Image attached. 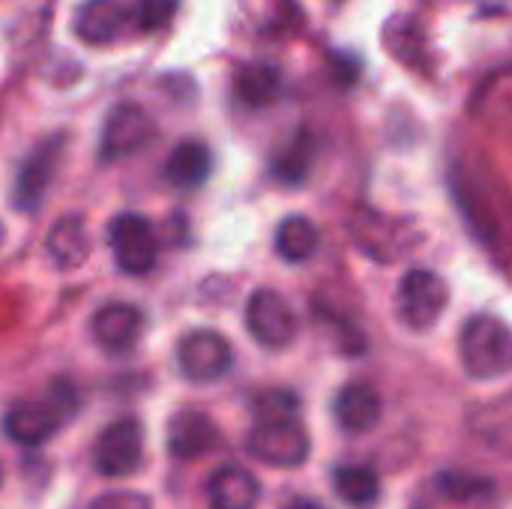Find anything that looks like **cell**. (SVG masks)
<instances>
[{"mask_svg":"<svg viewBox=\"0 0 512 509\" xmlns=\"http://www.w3.org/2000/svg\"><path fill=\"white\" fill-rule=\"evenodd\" d=\"M459 357L471 378L495 381L512 372V330L495 315H474L459 336Z\"/></svg>","mask_w":512,"mask_h":509,"instance_id":"cell-1","label":"cell"},{"mask_svg":"<svg viewBox=\"0 0 512 509\" xmlns=\"http://www.w3.org/2000/svg\"><path fill=\"white\" fill-rule=\"evenodd\" d=\"M75 408V390L72 384H54L48 399H33V402H18L9 408V414L3 417V432L12 444L21 447H39L45 444L60 423L66 420V414H72Z\"/></svg>","mask_w":512,"mask_h":509,"instance_id":"cell-2","label":"cell"},{"mask_svg":"<svg viewBox=\"0 0 512 509\" xmlns=\"http://www.w3.org/2000/svg\"><path fill=\"white\" fill-rule=\"evenodd\" d=\"M144 459V429L135 417H120L102 429L93 447V465L102 477H132Z\"/></svg>","mask_w":512,"mask_h":509,"instance_id":"cell-3","label":"cell"},{"mask_svg":"<svg viewBox=\"0 0 512 509\" xmlns=\"http://www.w3.org/2000/svg\"><path fill=\"white\" fill-rule=\"evenodd\" d=\"M447 285L441 276H435L432 270H408L399 282V318L411 327V330H429L438 324V318L447 309Z\"/></svg>","mask_w":512,"mask_h":509,"instance_id":"cell-4","label":"cell"},{"mask_svg":"<svg viewBox=\"0 0 512 509\" xmlns=\"http://www.w3.org/2000/svg\"><path fill=\"white\" fill-rule=\"evenodd\" d=\"M111 249L117 258V267L129 276H144L156 267L159 258V240L153 225L138 213H120L108 225Z\"/></svg>","mask_w":512,"mask_h":509,"instance_id":"cell-5","label":"cell"},{"mask_svg":"<svg viewBox=\"0 0 512 509\" xmlns=\"http://www.w3.org/2000/svg\"><path fill=\"white\" fill-rule=\"evenodd\" d=\"M177 363L180 372L192 384H213L231 372L234 351L228 339L216 330H192L177 345Z\"/></svg>","mask_w":512,"mask_h":509,"instance_id":"cell-6","label":"cell"},{"mask_svg":"<svg viewBox=\"0 0 512 509\" xmlns=\"http://www.w3.org/2000/svg\"><path fill=\"white\" fill-rule=\"evenodd\" d=\"M246 327L252 339L264 348L282 351L297 339V315L291 303L270 288H261L246 303Z\"/></svg>","mask_w":512,"mask_h":509,"instance_id":"cell-7","label":"cell"},{"mask_svg":"<svg viewBox=\"0 0 512 509\" xmlns=\"http://www.w3.org/2000/svg\"><path fill=\"white\" fill-rule=\"evenodd\" d=\"M246 450L273 468H300L309 459L312 441L297 420L288 423H255L246 438Z\"/></svg>","mask_w":512,"mask_h":509,"instance_id":"cell-8","label":"cell"},{"mask_svg":"<svg viewBox=\"0 0 512 509\" xmlns=\"http://www.w3.org/2000/svg\"><path fill=\"white\" fill-rule=\"evenodd\" d=\"M153 135H156L153 117L135 102H120L108 111L105 126H102V141H99L102 159L105 162L126 159L138 153L141 147H147Z\"/></svg>","mask_w":512,"mask_h":509,"instance_id":"cell-9","label":"cell"},{"mask_svg":"<svg viewBox=\"0 0 512 509\" xmlns=\"http://www.w3.org/2000/svg\"><path fill=\"white\" fill-rule=\"evenodd\" d=\"M63 147H66V138L63 135H51V138L39 141L27 153V159L18 168L15 192H12V201H15L18 210L33 213L42 204V198H45V192H48V186H51V180H54V174L60 168Z\"/></svg>","mask_w":512,"mask_h":509,"instance_id":"cell-10","label":"cell"},{"mask_svg":"<svg viewBox=\"0 0 512 509\" xmlns=\"http://www.w3.org/2000/svg\"><path fill=\"white\" fill-rule=\"evenodd\" d=\"M216 444H219V429L204 411L186 408L168 420V453L174 459H180V462L201 459Z\"/></svg>","mask_w":512,"mask_h":509,"instance_id":"cell-11","label":"cell"},{"mask_svg":"<svg viewBox=\"0 0 512 509\" xmlns=\"http://www.w3.org/2000/svg\"><path fill=\"white\" fill-rule=\"evenodd\" d=\"M129 21V9L120 0H84L75 12L72 30L84 45H108Z\"/></svg>","mask_w":512,"mask_h":509,"instance_id":"cell-12","label":"cell"},{"mask_svg":"<svg viewBox=\"0 0 512 509\" xmlns=\"http://www.w3.org/2000/svg\"><path fill=\"white\" fill-rule=\"evenodd\" d=\"M144 318L129 303H108L93 315V336L108 354H126L141 336Z\"/></svg>","mask_w":512,"mask_h":509,"instance_id":"cell-13","label":"cell"},{"mask_svg":"<svg viewBox=\"0 0 512 509\" xmlns=\"http://www.w3.org/2000/svg\"><path fill=\"white\" fill-rule=\"evenodd\" d=\"M381 411H384V405H381L378 390L372 384H363V381L342 387L336 402H333L336 423L351 435H363V432L375 429L381 420Z\"/></svg>","mask_w":512,"mask_h":509,"instance_id":"cell-14","label":"cell"},{"mask_svg":"<svg viewBox=\"0 0 512 509\" xmlns=\"http://www.w3.org/2000/svg\"><path fill=\"white\" fill-rule=\"evenodd\" d=\"M468 426L480 444H486L492 453L512 459V393L477 405L471 411Z\"/></svg>","mask_w":512,"mask_h":509,"instance_id":"cell-15","label":"cell"},{"mask_svg":"<svg viewBox=\"0 0 512 509\" xmlns=\"http://www.w3.org/2000/svg\"><path fill=\"white\" fill-rule=\"evenodd\" d=\"M258 501H261V483L246 468L228 465L207 480L210 509H255Z\"/></svg>","mask_w":512,"mask_h":509,"instance_id":"cell-16","label":"cell"},{"mask_svg":"<svg viewBox=\"0 0 512 509\" xmlns=\"http://www.w3.org/2000/svg\"><path fill=\"white\" fill-rule=\"evenodd\" d=\"M45 249H48V258L63 270H72V267L84 264L87 255H90V237H87L84 219L81 216L57 219L51 225V231H48Z\"/></svg>","mask_w":512,"mask_h":509,"instance_id":"cell-17","label":"cell"},{"mask_svg":"<svg viewBox=\"0 0 512 509\" xmlns=\"http://www.w3.org/2000/svg\"><path fill=\"white\" fill-rule=\"evenodd\" d=\"M210 150L201 141H183L171 150L168 162H165V177L168 183L180 186V189H195L210 177Z\"/></svg>","mask_w":512,"mask_h":509,"instance_id":"cell-18","label":"cell"},{"mask_svg":"<svg viewBox=\"0 0 512 509\" xmlns=\"http://www.w3.org/2000/svg\"><path fill=\"white\" fill-rule=\"evenodd\" d=\"M318 243H321L318 228L306 216H288L276 228V252L291 264L309 261L318 252Z\"/></svg>","mask_w":512,"mask_h":509,"instance_id":"cell-19","label":"cell"},{"mask_svg":"<svg viewBox=\"0 0 512 509\" xmlns=\"http://www.w3.org/2000/svg\"><path fill=\"white\" fill-rule=\"evenodd\" d=\"M234 90L246 105H255V108L270 105L279 93V72L264 63H249L237 72Z\"/></svg>","mask_w":512,"mask_h":509,"instance_id":"cell-20","label":"cell"},{"mask_svg":"<svg viewBox=\"0 0 512 509\" xmlns=\"http://www.w3.org/2000/svg\"><path fill=\"white\" fill-rule=\"evenodd\" d=\"M333 480H336L339 498L348 501L351 507H372L378 501L381 483H378V474L372 468H360V465L339 468Z\"/></svg>","mask_w":512,"mask_h":509,"instance_id":"cell-21","label":"cell"},{"mask_svg":"<svg viewBox=\"0 0 512 509\" xmlns=\"http://www.w3.org/2000/svg\"><path fill=\"white\" fill-rule=\"evenodd\" d=\"M312 153H315V150H312L309 135L294 138V144H291L288 150H282V153L276 156V162H273L276 180H282V183H288V186L303 183V177L309 174V165H312Z\"/></svg>","mask_w":512,"mask_h":509,"instance_id":"cell-22","label":"cell"},{"mask_svg":"<svg viewBox=\"0 0 512 509\" xmlns=\"http://www.w3.org/2000/svg\"><path fill=\"white\" fill-rule=\"evenodd\" d=\"M438 492L450 501L459 504H471V501H483L492 495V480L486 477H474V474H441L438 477Z\"/></svg>","mask_w":512,"mask_h":509,"instance_id":"cell-23","label":"cell"},{"mask_svg":"<svg viewBox=\"0 0 512 509\" xmlns=\"http://www.w3.org/2000/svg\"><path fill=\"white\" fill-rule=\"evenodd\" d=\"M297 396L288 390H267L255 399V420L258 423H288L297 420Z\"/></svg>","mask_w":512,"mask_h":509,"instance_id":"cell-24","label":"cell"},{"mask_svg":"<svg viewBox=\"0 0 512 509\" xmlns=\"http://www.w3.org/2000/svg\"><path fill=\"white\" fill-rule=\"evenodd\" d=\"M174 9H177V0H138L132 6V12H129V21L138 30L153 33V30H159V27H165L171 21Z\"/></svg>","mask_w":512,"mask_h":509,"instance_id":"cell-25","label":"cell"},{"mask_svg":"<svg viewBox=\"0 0 512 509\" xmlns=\"http://www.w3.org/2000/svg\"><path fill=\"white\" fill-rule=\"evenodd\" d=\"M150 498L147 495H138V492H108L102 498L93 501L90 509H150Z\"/></svg>","mask_w":512,"mask_h":509,"instance_id":"cell-26","label":"cell"},{"mask_svg":"<svg viewBox=\"0 0 512 509\" xmlns=\"http://www.w3.org/2000/svg\"><path fill=\"white\" fill-rule=\"evenodd\" d=\"M285 509H324V507H318L315 501H291Z\"/></svg>","mask_w":512,"mask_h":509,"instance_id":"cell-27","label":"cell"},{"mask_svg":"<svg viewBox=\"0 0 512 509\" xmlns=\"http://www.w3.org/2000/svg\"><path fill=\"white\" fill-rule=\"evenodd\" d=\"M6 240V228H3V222H0V243Z\"/></svg>","mask_w":512,"mask_h":509,"instance_id":"cell-28","label":"cell"},{"mask_svg":"<svg viewBox=\"0 0 512 509\" xmlns=\"http://www.w3.org/2000/svg\"><path fill=\"white\" fill-rule=\"evenodd\" d=\"M0 480H3V471H0Z\"/></svg>","mask_w":512,"mask_h":509,"instance_id":"cell-29","label":"cell"}]
</instances>
